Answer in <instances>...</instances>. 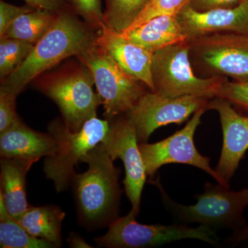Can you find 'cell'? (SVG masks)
Segmentation results:
<instances>
[{"instance_id":"cell-34","label":"cell","mask_w":248,"mask_h":248,"mask_svg":"<svg viewBox=\"0 0 248 248\" xmlns=\"http://www.w3.org/2000/svg\"><path fill=\"white\" fill-rule=\"evenodd\" d=\"M65 1H66V2H68V4H71L72 6H73V7L75 8V6H74V0H65Z\"/></svg>"},{"instance_id":"cell-20","label":"cell","mask_w":248,"mask_h":248,"mask_svg":"<svg viewBox=\"0 0 248 248\" xmlns=\"http://www.w3.org/2000/svg\"><path fill=\"white\" fill-rule=\"evenodd\" d=\"M59 14L42 9L23 14L13 22L0 39H17L35 45L53 27Z\"/></svg>"},{"instance_id":"cell-22","label":"cell","mask_w":248,"mask_h":248,"mask_svg":"<svg viewBox=\"0 0 248 248\" xmlns=\"http://www.w3.org/2000/svg\"><path fill=\"white\" fill-rule=\"evenodd\" d=\"M149 0H104L106 27L122 33L136 21Z\"/></svg>"},{"instance_id":"cell-15","label":"cell","mask_w":248,"mask_h":248,"mask_svg":"<svg viewBox=\"0 0 248 248\" xmlns=\"http://www.w3.org/2000/svg\"><path fill=\"white\" fill-rule=\"evenodd\" d=\"M97 44L127 73L155 92L151 72L153 53L106 26L98 32Z\"/></svg>"},{"instance_id":"cell-3","label":"cell","mask_w":248,"mask_h":248,"mask_svg":"<svg viewBox=\"0 0 248 248\" xmlns=\"http://www.w3.org/2000/svg\"><path fill=\"white\" fill-rule=\"evenodd\" d=\"M42 79L37 88L58 105L63 122L72 131H78L86 121L97 117L102 99L93 89L92 73L81 62Z\"/></svg>"},{"instance_id":"cell-32","label":"cell","mask_w":248,"mask_h":248,"mask_svg":"<svg viewBox=\"0 0 248 248\" xmlns=\"http://www.w3.org/2000/svg\"><path fill=\"white\" fill-rule=\"evenodd\" d=\"M228 241L233 244L248 241V226L241 231L233 232Z\"/></svg>"},{"instance_id":"cell-5","label":"cell","mask_w":248,"mask_h":248,"mask_svg":"<svg viewBox=\"0 0 248 248\" xmlns=\"http://www.w3.org/2000/svg\"><path fill=\"white\" fill-rule=\"evenodd\" d=\"M189 50V41L185 40L153 54L151 72L154 93L170 97L196 95L210 99L216 97L217 91L228 81V78L197 76Z\"/></svg>"},{"instance_id":"cell-7","label":"cell","mask_w":248,"mask_h":248,"mask_svg":"<svg viewBox=\"0 0 248 248\" xmlns=\"http://www.w3.org/2000/svg\"><path fill=\"white\" fill-rule=\"evenodd\" d=\"M110 128L108 120L93 117L85 122L78 131L73 132L63 121L56 120L48 125V133L57 141L55 154L46 156L44 171L53 181L57 192L66 190L76 174L75 166L88 152L99 145Z\"/></svg>"},{"instance_id":"cell-29","label":"cell","mask_w":248,"mask_h":248,"mask_svg":"<svg viewBox=\"0 0 248 248\" xmlns=\"http://www.w3.org/2000/svg\"><path fill=\"white\" fill-rule=\"evenodd\" d=\"M244 0H190L188 4L197 11L217 9H233L242 4Z\"/></svg>"},{"instance_id":"cell-6","label":"cell","mask_w":248,"mask_h":248,"mask_svg":"<svg viewBox=\"0 0 248 248\" xmlns=\"http://www.w3.org/2000/svg\"><path fill=\"white\" fill-rule=\"evenodd\" d=\"M92 73L107 120L125 115L150 90L97 44L76 57Z\"/></svg>"},{"instance_id":"cell-16","label":"cell","mask_w":248,"mask_h":248,"mask_svg":"<svg viewBox=\"0 0 248 248\" xmlns=\"http://www.w3.org/2000/svg\"><path fill=\"white\" fill-rule=\"evenodd\" d=\"M56 149L57 141L51 134L35 131L21 120L0 133L1 157L37 161L55 154Z\"/></svg>"},{"instance_id":"cell-2","label":"cell","mask_w":248,"mask_h":248,"mask_svg":"<svg viewBox=\"0 0 248 248\" xmlns=\"http://www.w3.org/2000/svg\"><path fill=\"white\" fill-rule=\"evenodd\" d=\"M81 162L89 165V169L82 174L76 173L71 184L79 224L89 231L109 226L120 212L121 170L99 144Z\"/></svg>"},{"instance_id":"cell-31","label":"cell","mask_w":248,"mask_h":248,"mask_svg":"<svg viewBox=\"0 0 248 248\" xmlns=\"http://www.w3.org/2000/svg\"><path fill=\"white\" fill-rule=\"evenodd\" d=\"M66 241L71 248H92L91 245L88 244L80 235L77 233L71 232L69 236L67 238Z\"/></svg>"},{"instance_id":"cell-25","label":"cell","mask_w":248,"mask_h":248,"mask_svg":"<svg viewBox=\"0 0 248 248\" xmlns=\"http://www.w3.org/2000/svg\"><path fill=\"white\" fill-rule=\"evenodd\" d=\"M215 97L223 98L233 107L248 112V81H227L217 91Z\"/></svg>"},{"instance_id":"cell-19","label":"cell","mask_w":248,"mask_h":248,"mask_svg":"<svg viewBox=\"0 0 248 248\" xmlns=\"http://www.w3.org/2000/svg\"><path fill=\"white\" fill-rule=\"evenodd\" d=\"M65 215L56 205H30L17 221L29 234L51 243L55 248H60L62 221Z\"/></svg>"},{"instance_id":"cell-30","label":"cell","mask_w":248,"mask_h":248,"mask_svg":"<svg viewBox=\"0 0 248 248\" xmlns=\"http://www.w3.org/2000/svg\"><path fill=\"white\" fill-rule=\"evenodd\" d=\"M26 4L35 9L46 10L52 12L61 13L76 11L75 8L65 0H24ZM77 12V11H76Z\"/></svg>"},{"instance_id":"cell-28","label":"cell","mask_w":248,"mask_h":248,"mask_svg":"<svg viewBox=\"0 0 248 248\" xmlns=\"http://www.w3.org/2000/svg\"><path fill=\"white\" fill-rule=\"evenodd\" d=\"M35 10L29 5L17 6L0 1V37H2L9 26L22 15Z\"/></svg>"},{"instance_id":"cell-17","label":"cell","mask_w":248,"mask_h":248,"mask_svg":"<svg viewBox=\"0 0 248 248\" xmlns=\"http://www.w3.org/2000/svg\"><path fill=\"white\" fill-rule=\"evenodd\" d=\"M121 34L153 54L187 40L177 16L169 15L153 18L138 27L127 29Z\"/></svg>"},{"instance_id":"cell-10","label":"cell","mask_w":248,"mask_h":248,"mask_svg":"<svg viewBox=\"0 0 248 248\" xmlns=\"http://www.w3.org/2000/svg\"><path fill=\"white\" fill-rule=\"evenodd\" d=\"M209 100L196 95L166 97L149 91L124 115L135 127L138 143H146L156 129L169 124L180 125L206 107Z\"/></svg>"},{"instance_id":"cell-26","label":"cell","mask_w":248,"mask_h":248,"mask_svg":"<svg viewBox=\"0 0 248 248\" xmlns=\"http://www.w3.org/2000/svg\"><path fill=\"white\" fill-rule=\"evenodd\" d=\"M74 6L78 15L96 31L105 26L101 0H74Z\"/></svg>"},{"instance_id":"cell-21","label":"cell","mask_w":248,"mask_h":248,"mask_svg":"<svg viewBox=\"0 0 248 248\" xmlns=\"http://www.w3.org/2000/svg\"><path fill=\"white\" fill-rule=\"evenodd\" d=\"M0 247L1 248H55L45 240L32 236L14 218L6 208L0 195Z\"/></svg>"},{"instance_id":"cell-4","label":"cell","mask_w":248,"mask_h":248,"mask_svg":"<svg viewBox=\"0 0 248 248\" xmlns=\"http://www.w3.org/2000/svg\"><path fill=\"white\" fill-rule=\"evenodd\" d=\"M158 185L165 206L183 223H199L213 230L229 228L233 232L248 227L243 213L248 205V188L232 191L220 184L208 183L203 193L195 196L197 202L195 205H183L171 200L161 184Z\"/></svg>"},{"instance_id":"cell-11","label":"cell","mask_w":248,"mask_h":248,"mask_svg":"<svg viewBox=\"0 0 248 248\" xmlns=\"http://www.w3.org/2000/svg\"><path fill=\"white\" fill-rule=\"evenodd\" d=\"M206 110V107L197 110L182 130L164 140L154 143H139L147 175L153 177L166 164H182L198 168L219 182L216 171L210 166V159L200 154L194 142L196 130Z\"/></svg>"},{"instance_id":"cell-8","label":"cell","mask_w":248,"mask_h":248,"mask_svg":"<svg viewBox=\"0 0 248 248\" xmlns=\"http://www.w3.org/2000/svg\"><path fill=\"white\" fill-rule=\"evenodd\" d=\"M194 71L202 78H231L248 81V36L236 32H218L188 40Z\"/></svg>"},{"instance_id":"cell-13","label":"cell","mask_w":248,"mask_h":248,"mask_svg":"<svg viewBox=\"0 0 248 248\" xmlns=\"http://www.w3.org/2000/svg\"><path fill=\"white\" fill-rule=\"evenodd\" d=\"M206 108L219 115L223 146L215 170L219 179L218 184L230 188L232 177L248 149V117L241 115L231 103L221 97L210 99Z\"/></svg>"},{"instance_id":"cell-14","label":"cell","mask_w":248,"mask_h":248,"mask_svg":"<svg viewBox=\"0 0 248 248\" xmlns=\"http://www.w3.org/2000/svg\"><path fill=\"white\" fill-rule=\"evenodd\" d=\"M187 40L224 32H239L248 24V7L242 3L233 9L197 11L186 5L177 15Z\"/></svg>"},{"instance_id":"cell-23","label":"cell","mask_w":248,"mask_h":248,"mask_svg":"<svg viewBox=\"0 0 248 248\" xmlns=\"http://www.w3.org/2000/svg\"><path fill=\"white\" fill-rule=\"evenodd\" d=\"M34 45L13 38L0 39V78L4 79L19 68Z\"/></svg>"},{"instance_id":"cell-33","label":"cell","mask_w":248,"mask_h":248,"mask_svg":"<svg viewBox=\"0 0 248 248\" xmlns=\"http://www.w3.org/2000/svg\"><path fill=\"white\" fill-rule=\"evenodd\" d=\"M239 32V33H242L244 34V35L248 36V25H246V27L244 28V29H241V30L239 32Z\"/></svg>"},{"instance_id":"cell-9","label":"cell","mask_w":248,"mask_h":248,"mask_svg":"<svg viewBox=\"0 0 248 248\" xmlns=\"http://www.w3.org/2000/svg\"><path fill=\"white\" fill-rule=\"evenodd\" d=\"M131 213L117 217L109 225L104 236L94 239L99 247L109 248H151L186 239H199L217 246L215 230L205 225L190 228L185 225H144L136 221Z\"/></svg>"},{"instance_id":"cell-18","label":"cell","mask_w":248,"mask_h":248,"mask_svg":"<svg viewBox=\"0 0 248 248\" xmlns=\"http://www.w3.org/2000/svg\"><path fill=\"white\" fill-rule=\"evenodd\" d=\"M33 159L1 157V191L8 211L16 220L30 207L27 199L26 181Z\"/></svg>"},{"instance_id":"cell-24","label":"cell","mask_w":248,"mask_h":248,"mask_svg":"<svg viewBox=\"0 0 248 248\" xmlns=\"http://www.w3.org/2000/svg\"><path fill=\"white\" fill-rule=\"evenodd\" d=\"M190 0H149L133 25V29L155 17L161 16H177L178 13L188 4Z\"/></svg>"},{"instance_id":"cell-35","label":"cell","mask_w":248,"mask_h":248,"mask_svg":"<svg viewBox=\"0 0 248 248\" xmlns=\"http://www.w3.org/2000/svg\"><path fill=\"white\" fill-rule=\"evenodd\" d=\"M242 3H244V4L248 7V0H244V1H243Z\"/></svg>"},{"instance_id":"cell-12","label":"cell","mask_w":248,"mask_h":248,"mask_svg":"<svg viewBox=\"0 0 248 248\" xmlns=\"http://www.w3.org/2000/svg\"><path fill=\"white\" fill-rule=\"evenodd\" d=\"M108 121L110 128L99 145L113 161L120 159L123 162L125 174L124 190L131 203L130 213L138 216L148 175L139 148L136 130L125 115Z\"/></svg>"},{"instance_id":"cell-1","label":"cell","mask_w":248,"mask_h":248,"mask_svg":"<svg viewBox=\"0 0 248 248\" xmlns=\"http://www.w3.org/2000/svg\"><path fill=\"white\" fill-rule=\"evenodd\" d=\"M76 11L59 14L53 27L12 74L1 81L0 89L18 95L31 81L71 56H78L97 44L98 32L78 17Z\"/></svg>"},{"instance_id":"cell-27","label":"cell","mask_w":248,"mask_h":248,"mask_svg":"<svg viewBox=\"0 0 248 248\" xmlns=\"http://www.w3.org/2000/svg\"><path fill=\"white\" fill-rule=\"evenodd\" d=\"M17 95L0 89V133L20 120L16 112Z\"/></svg>"}]
</instances>
